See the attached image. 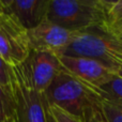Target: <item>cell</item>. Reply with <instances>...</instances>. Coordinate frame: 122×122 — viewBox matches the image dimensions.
I'll use <instances>...</instances> for the list:
<instances>
[{
  "label": "cell",
  "mask_w": 122,
  "mask_h": 122,
  "mask_svg": "<svg viewBox=\"0 0 122 122\" xmlns=\"http://www.w3.org/2000/svg\"><path fill=\"white\" fill-rule=\"evenodd\" d=\"M48 105H54L84 122L102 110V97L99 90L88 86L65 71L59 72L45 91Z\"/></svg>",
  "instance_id": "obj_1"
},
{
  "label": "cell",
  "mask_w": 122,
  "mask_h": 122,
  "mask_svg": "<svg viewBox=\"0 0 122 122\" xmlns=\"http://www.w3.org/2000/svg\"><path fill=\"white\" fill-rule=\"evenodd\" d=\"M112 3L108 0H48L46 19L72 32L104 30Z\"/></svg>",
  "instance_id": "obj_2"
},
{
  "label": "cell",
  "mask_w": 122,
  "mask_h": 122,
  "mask_svg": "<svg viewBox=\"0 0 122 122\" xmlns=\"http://www.w3.org/2000/svg\"><path fill=\"white\" fill-rule=\"evenodd\" d=\"M62 55L91 58L118 73L122 69V40L97 28L75 32Z\"/></svg>",
  "instance_id": "obj_3"
},
{
  "label": "cell",
  "mask_w": 122,
  "mask_h": 122,
  "mask_svg": "<svg viewBox=\"0 0 122 122\" xmlns=\"http://www.w3.org/2000/svg\"><path fill=\"white\" fill-rule=\"evenodd\" d=\"M12 95L16 122H51L45 93L33 87L23 63L12 66Z\"/></svg>",
  "instance_id": "obj_4"
},
{
  "label": "cell",
  "mask_w": 122,
  "mask_h": 122,
  "mask_svg": "<svg viewBox=\"0 0 122 122\" xmlns=\"http://www.w3.org/2000/svg\"><path fill=\"white\" fill-rule=\"evenodd\" d=\"M27 31L13 15L0 14V57L10 66L25 62L31 51Z\"/></svg>",
  "instance_id": "obj_5"
},
{
  "label": "cell",
  "mask_w": 122,
  "mask_h": 122,
  "mask_svg": "<svg viewBox=\"0 0 122 122\" xmlns=\"http://www.w3.org/2000/svg\"><path fill=\"white\" fill-rule=\"evenodd\" d=\"M27 33L31 51H48L60 56L72 42L75 32L69 31L45 18L38 26L28 30Z\"/></svg>",
  "instance_id": "obj_6"
},
{
  "label": "cell",
  "mask_w": 122,
  "mask_h": 122,
  "mask_svg": "<svg viewBox=\"0 0 122 122\" xmlns=\"http://www.w3.org/2000/svg\"><path fill=\"white\" fill-rule=\"evenodd\" d=\"M62 67L88 86L100 89L117 75V72L99 61L86 57L58 56Z\"/></svg>",
  "instance_id": "obj_7"
},
{
  "label": "cell",
  "mask_w": 122,
  "mask_h": 122,
  "mask_svg": "<svg viewBox=\"0 0 122 122\" xmlns=\"http://www.w3.org/2000/svg\"><path fill=\"white\" fill-rule=\"evenodd\" d=\"M23 65L33 87L41 93H45L55 77L63 70L58 55L48 51H31Z\"/></svg>",
  "instance_id": "obj_8"
},
{
  "label": "cell",
  "mask_w": 122,
  "mask_h": 122,
  "mask_svg": "<svg viewBox=\"0 0 122 122\" xmlns=\"http://www.w3.org/2000/svg\"><path fill=\"white\" fill-rule=\"evenodd\" d=\"M4 12L13 15L30 30L46 18L48 0H2Z\"/></svg>",
  "instance_id": "obj_9"
},
{
  "label": "cell",
  "mask_w": 122,
  "mask_h": 122,
  "mask_svg": "<svg viewBox=\"0 0 122 122\" xmlns=\"http://www.w3.org/2000/svg\"><path fill=\"white\" fill-rule=\"evenodd\" d=\"M103 31L116 36L122 33V0L112 1L107 14V20Z\"/></svg>",
  "instance_id": "obj_10"
},
{
  "label": "cell",
  "mask_w": 122,
  "mask_h": 122,
  "mask_svg": "<svg viewBox=\"0 0 122 122\" xmlns=\"http://www.w3.org/2000/svg\"><path fill=\"white\" fill-rule=\"evenodd\" d=\"M97 90L104 100L122 106V77L118 74Z\"/></svg>",
  "instance_id": "obj_11"
},
{
  "label": "cell",
  "mask_w": 122,
  "mask_h": 122,
  "mask_svg": "<svg viewBox=\"0 0 122 122\" xmlns=\"http://www.w3.org/2000/svg\"><path fill=\"white\" fill-rule=\"evenodd\" d=\"M0 119H12L16 121L13 97L0 85Z\"/></svg>",
  "instance_id": "obj_12"
},
{
  "label": "cell",
  "mask_w": 122,
  "mask_h": 122,
  "mask_svg": "<svg viewBox=\"0 0 122 122\" xmlns=\"http://www.w3.org/2000/svg\"><path fill=\"white\" fill-rule=\"evenodd\" d=\"M102 114L106 122H122V106L104 99L102 102Z\"/></svg>",
  "instance_id": "obj_13"
},
{
  "label": "cell",
  "mask_w": 122,
  "mask_h": 122,
  "mask_svg": "<svg viewBox=\"0 0 122 122\" xmlns=\"http://www.w3.org/2000/svg\"><path fill=\"white\" fill-rule=\"evenodd\" d=\"M0 85L13 97L12 95V66L4 62L0 57Z\"/></svg>",
  "instance_id": "obj_14"
},
{
  "label": "cell",
  "mask_w": 122,
  "mask_h": 122,
  "mask_svg": "<svg viewBox=\"0 0 122 122\" xmlns=\"http://www.w3.org/2000/svg\"><path fill=\"white\" fill-rule=\"evenodd\" d=\"M51 122H82L80 119L72 116L71 114L54 105H48Z\"/></svg>",
  "instance_id": "obj_15"
},
{
  "label": "cell",
  "mask_w": 122,
  "mask_h": 122,
  "mask_svg": "<svg viewBox=\"0 0 122 122\" xmlns=\"http://www.w3.org/2000/svg\"><path fill=\"white\" fill-rule=\"evenodd\" d=\"M84 122H106V120L104 118L103 114H102V110H99L95 114H93L90 118L86 119Z\"/></svg>",
  "instance_id": "obj_16"
},
{
  "label": "cell",
  "mask_w": 122,
  "mask_h": 122,
  "mask_svg": "<svg viewBox=\"0 0 122 122\" xmlns=\"http://www.w3.org/2000/svg\"><path fill=\"white\" fill-rule=\"evenodd\" d=\"M4 12V6H3V2L2 0H0V14Z\"/></svg>",
  "instance_id": "obj_17"
},
{
  "label": "cell",
  "mask_w": 122,
  "mask_h": 122,
  "mask_svg": "<svg viewBox=\"0 0 122 122\" xmlns=\"http://www.w3.org/2000/svg\"><path fill=\"white\" fill-rule=\"evenodd\" d=\"M0 122H16V121L12 120V119H0Z\"/></svg>",
  "instance_id": "obj_18"
},
{
  "label": "cell",
  "mask_w": 122,
  "mask_h": 122,
  "mask_svg": "<svg viewBox=\"0 0 122 122\" xmlns=\"http://www.w3.org/2000/svg\"><path fill=\"white\" fill-rule=\"evenodd\" d=\"M118 75H119V76H121V77H122V69L119 70V72H118Z\"/></svg>",
  "instance_id": "obj_19"
},
{
  "label": "cell",
  "mask_w": 122,
  "mask_h": 122,
  "mask_svg": "<svg viewBox=\"0 0 122 122\" xmlns=\"http://www.w3.org/2000/svg\"><path fill=\"white\" fill-rule=\"evenodd\" d=\"M119 38H120V39H121V40H122V33L120 34V36H119Z\"/></svg>",
  "instance_id": "obj_20"
}]
</instances>
